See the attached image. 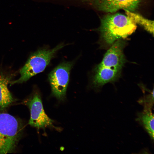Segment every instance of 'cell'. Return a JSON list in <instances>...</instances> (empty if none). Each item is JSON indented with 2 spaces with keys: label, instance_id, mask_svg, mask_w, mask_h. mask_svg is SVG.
<instances>
[{
  "label": "cell",
  "instance_id": "6da1fadb",
  "mask_svg": "<svg viewBox=\"0 0 154 154\" xmlns=\"http://www.w3.org/2000/svg\"><path fill=\"white\" fill-rule=\"evenodd\" d=\"M125 42L116 41L104 54L102 61L94 69L92 84L100 88L109 82L115 81L120 76L126 60L123 52Z\"/></svg>",
  "mask_w": 154,
  "mask_h": 154
},
{
  "label": "cell",
  "instance_id": "7a4b0ae2",
  "mask_svg": "<svg viewBox=\"0 0 154 154\" xmlns=\"http://www.w3.org/2000/svg\"><path fill=\"white\" fill-rule=\"evenodd\" d=\"M136 28V24L130 17L116 13L103 17L99 30L102 40L105 44L110 46L116 41L131 35Z\"/></svg>",
  "mask_w": 154,
  "mask_h": 154
},
{
  "label": "cell",
  "instance_id": "3957f363",
  "mask_svg": "<svg viewBox=\"0 0 154 154\" xmlns=\"http://www.w3.org/2000/svg\"><path fill=\"white\" fill-rule=\"evenodd\" d=\"M65 46L61 44L52 49L42 48L33 53L20 70V78L15 80L11 81L10 85L25 82L32 76L43 72L56 53Z\"/></svg>",
  "mask_w": 154,
  "mask_h": 154
},
{
  "label": "cell",
  "instance_id": "277c9868",
  "mask_svg": "<svg viewBox=\"0 0 154 154\" xmlns=\"http://www.w3.org/2000/svg\"><path fill=\"white\" fill-rule=\"evenodd\" d=\"M23 128L21 123L17 118L8 113L0 114V154L15 151Z\"/></svg>",
  "mask_w": 154,
  "mask_h": 154
},
{
  "label": "cell",
  "instance_id": "5b68a950",
  "mask_svg": "<svg viewBox=\"0 0 154 154\" xmlns=\"http://www.w3.org/2000/svg\"><path fill=\"white\" fill-rule=\"evenodd\" d=\"M73 64L72 62H63L55 68L48 75L52 94L60 100L65 98L70 71Z\"/></svg>",
  "mask_w": 154,
  "mask_h": 154
},
{
  "label": "cell",
  "instance_id": "8992f818",
  "mask_svg": "<svg viewBox=\"0 0 154 154\" xmlns=\"http://www.w3.org/2000/svg\"><path fill=\"white\" fill-rule=\"evenodd\" d=\"M24 102L30 110L29 125L38 129L53 127L54 121L45 113L39 93L37 92H34Z\"/></svg>",
  "mask_w": 154,
  "mask_h": 154
},
{
  "label": "cell",
  "instance_id": "52a82bcc",
  "mask_svg": "<svg viewBox=\"0 0 154 154\" xmlns=\"http://www.w3.org/2000/svg\"><path fill=\"white\" fill-rule=\"evenodd\" d=\"M98 10L114 13L123 9L133 12L140 6L143 0H88Z\"/></svg>",
  "mask_w": 154,
  "mask_h": 154
},
{
  "label": "cell",
  "instance_id": "ba28073f",
  "mask_svg": "<svg viewBox=\"0 0 154 154\" xmlns=\"http://www.w3.org/2000/svg\"><path fill=\"white\" fill-rule=\"evenodd\" d=\"M13 74L0 70V112L5 110L13 102L14 99L8 88Z\"/></svg>",
  "mask_w": 154,
  "mask_h": 154
},
{
  "label": "cell",
  "instance_id": "9c48e42d",
  "mask_svg": "<svg viewBox=\"0 0 154 154\" xmlns=\"http://www.w3.org/2000/svg\"><path fill=\"white\" fill-rule=\"evenodd\" d=\"M148 134L151 140H154V119L152 110H143L138 112L136 119Z\"/></svg>",
  "mask_w": 154,
  "mask_h": 154
},
{
  "label": "cell",
  "instance_id": "30bf717a",
  "mask_svg": "<svg viewBox=\"0 0 154 154\" xmlns=\"http://www.w3.org/2000/svg\"><path fill=\"white\" fill-rule=\"evenodd\" d=\"M125 11L126 15L131 18L136 24H137L142 26L146 31L153 35V21L147 19L139 14Z\"/></svg>",
  "mask_w": 154,
  "mask_h": 154
},
{
  "label": "cell",
  "instance_id": "8fae6325",
  "mask_svg": "<svg viewBox=\"0 0 154 154\" xmlns=\"http://www.w3.org/2000/svg\"><path fill=\"white\" fill-rule=\"evenodd\" d=\"M138 103L143 106V109L152 110L154 104V90L150 94L146 95L138 100Z\"/></svg>",
  "mask_w": 154,
  "mask_h": 154
}]
</instances>
